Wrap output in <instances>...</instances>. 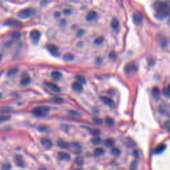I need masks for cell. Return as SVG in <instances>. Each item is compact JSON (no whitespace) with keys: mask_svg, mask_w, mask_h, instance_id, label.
I'll list each match as a JSON object with an SVG mask.
<instances>
[{"mask_svg":"<svg viewBox=\"0 0 170 170\" xmlns=\"http://www.w3.org/2000/svg\"><path fill=\"white\" fill-rule=\"evenodd\" d=\"M1 94H0V97H1Z\"/></svg>","mask_w":170,"mask_h":170,"instance_id":"cell-55","label":"cell"},{"mask_svg":"<svg viewBox=\"0 0 170 170\" xmlns=\"http://www.w3.org/2000/svg\"><path fill=\"white\" fill-rule=\"evenodd\" d=\"M152 92V95H153L154 97L156 98V100H158V99L160 98V90H159L158 87L153 88Z\"/></svg>","mask_w":170,"mask_h":170,"instance_id":"cell-20","label":"cell"},{"mask_svg":"<svg viewBox=\"0 0 170 170\" xmlns=\"http://www.w3.org/2000/svg\"><path fill=\"white\" fill-rule=\"evenodd\" d=\"M96 63H97L98 64H100V63H102V59H101L100 57H98L97 60H96Z\"/></svg>","mask_w":170,"mask_h":170,"instance_id":"cell-48","label":"cell"},{"mask_svg":"<svg viewBox=\"0 0 170 170\" xmlns=\"http://www.w3.org/2000/svg\"><path fill=\"white\" fill-rule=\"evenodd\" d=\"M5 25L10 27H20L22 25V23L16 19H9L5 21Z\"/></svg>","mask_w":170,"mask_h":170,"instance_id":"cell-8","label":"cell"},{"mask_svg":"<svg viewBox=\"0 0 170 170\" xmlns=\"http://www.w3.org/2000/svg\"><path fill=\"white\" fill-rule=\"evenodd\" d=\"M104 41H105V38H104L103 36H99L97 38H96L95 41H94V43L95 45H100L103 43Z\"/></svg>","mask_w":170,"mask_h":170,"instance_id":"cell-28","label":"cell"},{"mask_svg":"<svg viewBox=\"0 0 170 170\" xmlns=\"http://www.w3.org/2000/svg\"><path fill=\"white\" fill-rule=\"evenodd\" d=\"M130 170H136V169H133V168H131Z\"/></svg>","mask_w":170,"mask_h":170,"instance_id":"cell-54","label":"cell"},{"mask_svg":"<svg viewBox=\"0 0 170 170\" xmlns=\"http://www.w3.org/2000/svg\"><path fill=\"white\" fill-rule=\"evenodd\" d=\"M47 49L51 53V55L55 56V57H59V51L58 48L55 46V45H47Z\"/></svg>","mask_w":170,"mask_h":170,"instance_id":"cell-9","label":"cell"},{"mask_svg":"<svg viewBox=\"0 0 170 170\" xmlns=\"http://www.w3.org/2000/svg\"><path fill=\"white\" fill-rule=\"evenodd\" d=\"M124 144L128 148H133L136 147V143L130 138H126L124 140Z\"/></svg>","mask_w":170,"mask_h":170,"instance_id":"cell-14","label":"cell"},{"mask_svg":"<svg viewBox=\"0 0 170 170\" xmlns=\"http://www.w3.org/2000/svg\"><path fill=\"white\" fill-rule=\"evenodd\" d=\"M84 33H85V31H84V30H79V31L77 32V36H78V37L82 36Z\"/></svg>","mask_w":170,"mask_h":170,"instance_id":"cell-46","label":"cell"},{"mask_svg":"<svg viewBox=\"0 0 170 170\" xmlns=\"http://www.w3.org/2000/svg\"><path fill=\"white\" fill-rule=\"evenodd\" d=\"M72 88H73V90L76 91V92H80L83 90V85L78 82H77H77H75V83H73Z\"/></svg>","mask_w":170,"mask_h":170,"instance_id":"cell-16","label":"cell"},{"mask_svg":"<svg viewBox=\"0 0 170 170\" xmlns=\"http://www.w3.org/2000/svg\"><path fill=\"white\" fill-rule=\"evenodd\" d=\"M88 130L90 131V132L92 134L93 136H95L97 137L100 134V132L98 129H94V128H88Z\"/></svg>","mask_w":170,"mask_h":170,"instance_id":"cell-30","label":"cell"},{"mask_svg":"<svg viewBox=\"0 0 170 170\" xmlns=\"http://www.w3.org/2000/svg\"><path fill=\"white\" fill-rule=\"evenodd\" d=\"M21 37V33L19 31H15L11 34V37L15 40L19 39Z\"/></svg>","mask_w":170,"mask_h":170,"instance_id":"cell-35","label":"cell"},{"mask_svg":"<svg viewBox=\"0 0 170 170\" xmlns=\"http://www.w3.org/2000/svg\"><path fill=\"white\" fill-rule=\"evenodd\" d=\"M38 130H39L40 132H45L47 130V128L45 126H39L38 128Z\"/></svg>","mask_w":170,"mask_h":170,"instance_id":"cell-44","label":"cell"},{"mask_svg":"<svg viewBox=\"0 0 170 170\" xmlns=\"http://www.w3.org/2000/svg\"><path fill=\"white\" fill-rule=\"evenodd\" d=\"M77 80V82L79 83L81 85H84V84L86 83V78L83 77V76H81V75H78L77 76V77H76Z\"/></svg>","mask_w":170,"mask_h":170,"instance_id":"cell-33","label":"cell"},{"mask_svg":"<svg viewBox=\"0 0 170 170\" xmlns=\"http://www.w3.org/2000/svg\"><path fill=\"white\" fill-rule=\"evenodd\" d=\"M166 148V146L165 145V144H160V145H159L156 149H155L154 153L156 154H161L165 150Z\"/></svg>","mask_w":170,"mask_h":170,"instance_id":"cell-22","label":"cell"},{"mask_svg":"<svg viewBox=\"0 0 170 170\" xmlns=\"http://www.w3.org/2000/svg\"><path fill=\"white\" fill-rule=\"evenodd\" d=\"M101 142H102L101 139L98 136L95 137V138L91 139V142H92V144H94V145H98V144L101 143Z\"/></svg>","mask_w":170,"mask_h":170,"instance_id":"cell-31","label":"cell"},{"mask_svg":"<svg viewBox=\"0 0 170 170\" xmlns=\"http://www.w3.org/2000/svg\"><path fill=\"white\" fill-rule=\"evenodd\" d=\"M18 73V68H12L7 72V76L8 77H13V76L16 75Z\"/></svg>","mask_w":170,"mask_h":170,"instance_id":"cell-29","label":"cell"},{"mask_svg":"<svg viewBox=\"0 0 170 170\" xmlns=\"http://www.w3.org/2000/svg\"><path fill=\"white\" fill-rule=\"evenodd\" d=\"M1 59H2V55L0 54V61H1Z\"/></svg>","mask_w":170,"mask_h":170,"instance_id":"cell-52","label":"cell"},{"mask_svg":"<svg viewBox=\"0 0 170 170\" xmlns=\"http://www.w3.org/2000/svg\"><path fill=\"white\" fill-rule=\"evenodd\" d=\"M58 156H59V158L60 159H61V160H64V161H70V159H71V156H70V155L65 152H59V153H58Z\"/></svg>","mask_w":170,"mask_h":170,"instance_id":"cell-12","label":"cell"},{"mask_svg":"<svg viewBox=\"0 0 170 170\" xmlns=\"http://www.w3.org/2000/svg\"><path fill=\"white\" fill-rule=\"evenodd\" d=\"M120 150L117 148H113L111 149V154L115 156H119L120 155Z\"/></svg>","mask_w":170,"mask_h":170,"instance_id":"cell-32","label":"cell"},{"mask_svg":"<svg viewBox=\"0 0 170 170\" xmlns=\"http://www.w3.org/2000/svg\"><path fill=\"white\" fill-rule=\"evenodd\" d=\"M57 145L59 146L60 148L63 149H68L70 148V144L66 141L63 140V139H59L57 142Z\"/></svg>","mask_w":170,"mask_h":170,"instance_id":"cell-17","label":"cell"},{"mask_svg":"<svg viewBox=\"0 0 170 170\" xmlns=\"http://www.w3.org/2000/svg\"><path fill=\"white\" fill-rule=\"evenodd\" d=\"M164 95L167 96V98L169 96V87H167L166 88H165L164 90Z\"/></svg>","mask_w":170,"mask_h":170,"instance_id":"cell-41","label":"cell"},{"mask_svg":"<svg viewBox=\"0 0 170 170\" xmlns=\"http://www.w3.org/2000/svg\"><path fill=\"white\" fill-rule=\"evenodd\" d=\"M44 85L46 86L48 88H49L51 90L53 91V92H54L58 93L60 91V88L58 87L57 85H55V84L53 83L45 82Z\"/></svg>","mask_w":170,"mask_h":170,"instance_id":"cell-7","label":"cell"},{"mask_svg":"<svg viewBox=\"0 0 170 170\" xmlns=\"http://www.w3.org/2000/svg\"><path fill=\"white\" fill-rule=\"evenodd\" d=\"M104 144H105V145L106 147H108V148H111V147L114 146L115 144V142L114 140L112 138H108V139H106L104 142Z\"/></svg>","mask_w":170,"mask_h":170,"instance_id":"cell-24","label":"cell"},{"mask_svg":"<svg viewBox=\"0 0 170 170\" xmlns=\"http://www.w3.org/2000/svg\"><path fill=\"white\" fill-rule=\"evenodd\" d=\"M35 13V10L32 8H26L24 9H22L21 11H19L17 14V16L19 17L21 19H28L29 17L33 16Z\"/></svg>","mask_w":170,"mask_h":170,"instance_id":"cell-3","label":"cell"},{"mask_svg":"<svg viewBox=\"0 0 170 170\" xmlns=\"http://www.w3.org/2000/svg\"><path fill=\"white\" fill-rule=\"evenodd\" d=\"M132 19H133L134 23L136 25H142V21H143L142 15L138 11H136L134 13V14H133Z\"/></svg>","mask_w":170,"mask_h":170,"instance_id":"cell-5","label":"cell"},{"mask_svg":"<svg viewBox=\"0 0 170 170\" xmlns=\"http://www.w3.org/2000/svg\"><path fill=\"white\" fill-rule=\"evenodd\" d=\"M55 17H59L60 16V14H59V13H56V14H55Z\"/></svg>","mask_w":170,"mask_h":170,"instance_id":"cell-51","label":"cell"},{"mask_svg":"<svg viewBox=\"0 0 170 170\" xmlns=\"http://www.w3.org/2000/svg\"><path fill=\"white\" fill-rule=\"evenodd\" d=\"M136 166H137V162H136V161H133L132 163V164H131V168L136 169Z\"/></svg>","mask_w":170,"mask_h":170,"instance_id":"cell-47","label":"cell"},{"mask_svg":"<svg viewBox=\"0 0 170 170\" xmlns=\"http://www.w3.org/2000/svg\"><path fill=\"white\" fill-rule=\"evenodd\" d=\"M13 109L10 107H8V106H6V107H4L3 108L1 109V112L2 113H8V112H11L12 111Z\"/></svg>","mask_w":170,"mask_h":170,"instance_id":"cell-38","label":"cell"},{"mask_svg":"<svg viewBox=\"0 0 170 170\" xmlns=\"http://www.w3.org/2000/svg\"><path fill=\"white\" fill-rule=\"evenodd\" d=\"M63 59H64L65 61L70 62V61H73V60H74L75 57H74V56H73V55L71 54V53H67L64 55V57H63Z\"/></svg>","mask_w":170,"mask_h":170,"instance_id":"cell-26","label":"cell"},{"mask_svg":"<svg viewBox=\"0 0 170 170\" xmlns=\"http://www.w3.org/2000/svg\"><path fill=\"white\" fill-rule=\"evenodd\" d=\"M75 164L79 167L83 166L84 164H85V159H84L83 157H81V156H77V158H75Z\"/></svg>","mask_w":170,"mask_h":170,"instance_id":"cell-25","label":"cell"},{"mask_svg":"<svg viewBox=\"0 0 170 170\" xmlns=\"http://www.w3.org/2000/svg\"><path fill=\"white\" fill-rule=\"evenodd\" d=\"M41 37V33L37 30H33L30 33V39L34 43H37Z\"/></svg>","mask_w":170,"mask_h":170,"instance_id":"cell-4","label":"cell"},{"mask_svg":"<svg viewBox=\"0 0 170 170\" xmlns=\"http://www.w3.org/2000/svg\"><path fill=\"white\" fill-rule=\"evenodd\" d=\"M94 122H95V123L97 124H102V120H101L100 118H95L94 119Z\"/></svg>","mask_w":170,"mask_h":170,"instance_id":"cell-43","label":"cell"},{"mask_svg":"<svg viewBox=\"0 0 170 170\" xmlns=\"http://www.w3.org/2000/svg\"><path fill=\"white\" fill-rule=\"evenodd\" d=\"M70 147H72L73 150L76 152H80L81 151V146L78 143H73L70 144Z\"/></svg>","mask_w":170,"mask_h":170,"instance_id":"cell-27","label":"cell"},{"mask_svg":"<svg viewBox=\"0 0 170 170\" xmlns=\"http://www.w3.org/2000/svg\"><path fill=\"white\" fill-rule=\"evenodd\" d=\"M96 17V13L94 11H90L87 14L86 18L88 21H92L94 19H95Z\"/></svg>","mask_w":170,"mask_h":170,"instance_id":"cell-18","label":"cell"},{"mask_svg":"<svg viewBox=\"0 0 170 170\" xmlns=\"http://www.w3.org/2000/svg\"><path fill=\"white\" fill-rule=\"evenodd\" d=\"M133 155L134 156V157H135V158H139V152L137 150H134L133 152Z\"/></svg>","mask_w":170,"mask_h":170,"instance_id":"cell-45","label":"cell"},{"mask_svg":"<svg viewBox=\"0 0 170 170\" xmlns=\"http://www.w3.org/2000/svg\"><path fill=\"white\" fill-rule=\"evenodd\" d=\"M39 170H47V169L45 167H44V166H41V167H39Z\"/></svg>","mask_w":170,"mask_h":170,"instance_id":"cell-50","label":"cell"},{"mask_svg":"<svg viewBox=\"0 0 170 170\" xmlns=\"http://www.w3.org/2000/svg\"><path fill=\"white\" fill-rule=\"evenodd\" d=\"M68 114H70V115H72L73 116H76L77 115L78 116H80L79 115V113H78L77 111H68Z\"/></svg>","mask_w":170,"mask_h":170,"instance_id":"cell-42","label":"cell"},{"mask_svg":"<svg viewBox=\"0 0 170 170\" xmlns=\"http://www.w3.org/2000/svg\"><path fill=\"white\" fill-rule=\"evenodd\" d=\"M14 161H15V163H16V164L17 166L22 167V168L25 166L24 159L23 158V156H21V155H19V154L16 155L14 157Z\"/></svg>","mask_w":170,"mask_h":170,"instance_id":"cell-6","label":"cell"},{"mask_svg":"<svg viewBox=\"0 0 170 170\" xmlns=\"http://www.w3.org/2000/svg\"><path fill=\"white\" fill-rule=\"evenodd\" d=\"M51 77L53 80H59L63 77V75L59 71H53L51 73Z\"/></svg>","mask_w":170,"mask_h":170,"instance_id":"cell-19","label":"cell"},{"mask_svg":"<svg viewBox=\"0 0 170 170\" xmlns=\"http://www.w3.org/2000/svg\"><path fill=\"white\" fill-rule=\"evenodd\" d=\"M154 7L156 11L155 16L157 19L163 20L169 16L170 7L167 2L156 1L154 4Z\"/></svg>","mask_w":170,"mask_h":170,"instance_id":"cell-1","label":"cell"},{"mask_svg":"<svg viewBox=\"0 0 170 170\" xmlns=\"http://www.w3.org/2000/svg\"><path fill=\"white\" fill-rule=\"evenodd\" d=\"M105 122H106V124H107L108 126H113V125H114V124H115V121H114V120H113L112 118H107L106 119Z\"/></svg>","mask_w":170,"mask_h":170,"instance_id":"cell-37","label":"cell"},{"mask_svg":"<svg viewBox=\"0 0 170 170\" xmlns=\"http://www.w3.org/2000/svg\"><path fill=\"white\" fill-rule=\"evenodd\" d=\"M11 168V166L9 163H5L2 166V170H10Z\"/></svg>","mask_w":170,"mask_h":170,"instance_id":"cell-39","label":"cell"},{"mask_svg":"<svg viewBox=\"0 0 170 170\" xmlns=\"http://www.w3.org/2000/svg\"><path fill=\"white\" fill-rule=\"evenodd\" d=\"M41 143L46 148H51L53 146V142L49 138H42L41 139Z\"/></svg>","mask_w":170,"mask_h":170,"instance_id":"cell-15","label":"cell"},{"mask_svg":"<svg viewBox=\"0 0 170 170\" xmlns=\"http://www.w3.org/2000/svg\"><path fill=\"white\" fill-rule=\"evenodd\" d=\"M49 107L46 106H41L33 108V110H32V113L37 117H44L49 114Z\"/></svg>","mask_w":170,"mask_h":170,"instance_id":"cell-2","label":"cell"},{"mask_svg":"<svg viewBox=\"0 0 170 170\" xmlns=\"http://www.w3.org/2000/svg\"><path fill=\"white\" fill-rule=\"evenodd\" d=\"M31 77H29L28 75H23V77L21 79V81H20V83H21V85L23 86V87H27L31 83Z\"/></svg>","mask_w":170,"mask_h":170,"instance_id":"cell-11","label":"cell"},{"mask_svg":"<svg viewBox=\"0 0 170 170\" xmlns=\"http://www.w3.org/2000/svg\"><path fill=\"white\" fill-rule=\"evenodd\" d=\"M52 100L53 101V102H57V103H61V102H63V100L61 98H59V97L53 98Z\"/></svg>","mask_w":170,"mask_h":170,"instance_id":"cell-40","label":"cell"},{"mask_svg":"<svg viewBox=\"0 0 170 170\" xmlns=\"http://www.w3.org/2000/svg\"><path fill=\"white\" fill-rule=\"evenodd\" d=\"M63 12H64L65 14H70V10L66 9V10H65V11H63Z\"/></svg>","mask_w":170,"mask_h":170,"instance_id":"cell-49","label":"cell"},{"mask_svg":"<svg viewBox=\"0 0 170 170\" xmlns=\"http://www.w3.org/2000/svg\"><path fill=\"white\" fill-rule=\"evenodd\" d=\"M100 98L106 105L110 106V107H112V106H114V101L112 100V99L110 98V97L102 96H100Z\"/></svg>","mask_w":170,"mask_h":170,"instance_id":"cell-13","label":"cell"},{"mask_svg":"<svg viewBox=\"0 0 170 170\" xmlns=\"http://www.w3.org/2000/svg\"><path fill=\"white\" fill-rule=\"evenodd\" d=\"M119 26H120V24H119L118 20L116 18H113V19L112 20V22H111L112 28L115 30H117L118 29Z\"/></svg>","mask_w":170,"mask_h":170,"instance_id":"cell-23","label":"cell"},{"mask_svg":"<svg viewBox=\"0 0 170 170\" xmlns=\"http://www.w3.org/2000/svg\"><path fill=\"white\" fill-rule=\"evenodd\" d=\"M104 154H105V150H104V149L101 148H96L93 152V155L95 157H100L102 156Z\"/></svg>","mask_w":170,"mask_h":170,"instance_id":"cell-21","label":"cell"},{"mask_svg":"<svg viewBox=\"0 0 170 170\" xmlns=\"http://www.w3.org/2000/svg\"><path fill=\"white\" fill-rule=\"evenodd\" d=\"M108 57L109 59L112 60H115L116 59H117V54H116L115 51H111L110 53H109V55H108Z\"/></svg>","mask_w":170,"mask_h":170,"instance_id":"cell-34","label":"cell"},{"mask_svg":"<svg viewBox=\"0 0 170 170\" xmlns=\"http://www.w3.org/2000/svg\"><path fill=\"white\" fill-rule=\"evenodd\" d=\"M10 119L9 116H4V115H0V123L4 122H6L7 120H9Z\"/></svg>","mask_w":170,"mask_h":170,"instance_id":"cell-36","label":"cell"},{"mask_svg":"<svg viewBox=\"0 0 170 170\" xmlns=\"http://www.w3.org/2000/svg\"><path fill=\"white\" fill-rule=\"evenodd\" d=\"M137 67L134 64H128L125 67H124V72L126 74L129 75L131 73H133L134 72L136 71Z\"/></svg>","mask_w":170,"mask_h":170,"instance_id":"cell-10","label":"cell"},{"mask_svg":"<svg viewBox=\"0 0 170 170\" xmlns=\"http://www.w3.org/2000/svg\"><path fill=\"white\" fill-rule=\"evenodd\" d=\"M75 170H82V169H76Z\"/></svg>","mask_w":170,"mask_h":170,"instance_id":"cell-53","label":"cell"}]
</instances>
